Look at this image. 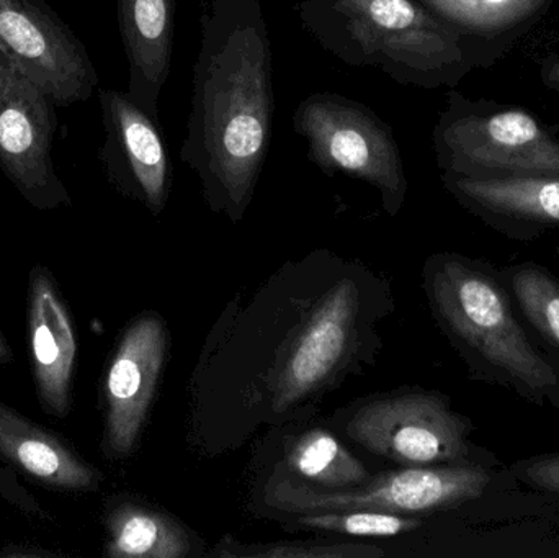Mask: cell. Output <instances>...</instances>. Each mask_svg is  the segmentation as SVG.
<instances>
[{"label": "cell", "mask_w": 559, "mask_h": 558, "mask_svg": "<svg viewBox=\"0 0 559 558\" xmlns=\"http://www.w3.org/2000/svg\"><path fill=\"white\" fill-rule=\"evenodd\" d=\"M272 41L261 0H205L180 159L215 209L241 216L271 150Z\"/></svg>", "instance_id": "cell-1"}, {"label": "cell", "mask_w": 559, "mask_h": 558, "mask_svg": "<svg viewBox=\"0 0 559 558\" xmlns=\"http://www.w3.org/2000/svg\"><path fill=\"white\" fill-rule=\"evenodd\" d=\"M430 307L473 379L559 413V377L528 333L501 268L468 256H433Z\"/></svg>", "instance_id": "cell-2"}, {"label": "cell", "mask_w": 559, "mask_h": 558, "mask_svg": "<svg viewBox=\"0 0 559 558\" xmlns=\"http://www.w3.org/2000/svg\"><path fill=\"white\" fill-rule=\"evenodd\" d=\"M302 28L352 68L413 87H456L473 71L459 36L419 0H299Z\"/></svg>", "instance_id": "cell-3"}, {"label": "cell", "mask_w": 559, "mask_h": 558, "mask_svg": "<svg viewBox=\"0 0 559 558\" xmlns=\"http://www.w3.org/2000/svg\"><path fill=\"white\" fill-rule=\"evenodd\" d=\"M442 174L518 179L559 174V140L531 111L450 91L432 133Z\"/></svg>", "instance_id": "cell-4"}, {"label": "cell", "mask_w": 559, "mask_h": 558, "mask_svg": "<svg viewBox=\"0 0 559 558\" xmlns=\"http://www.w3.org/2000/svg\"><path fill=\"white\" fill-rule=\"evenodd\" d=\"M518 485L509 467L479 464L406 467L388 472L358 487L316 490L292 480L272 485L267 500L288 513L324 511H380L393 514H430L455 510Z\"/></svg>", "instance_id": "cell-5"}, {"label": "cell", "mask_w": 559, "mask_h": 558, "mask_svg": "<svg viewBox=\"0 0 559 558\" xmlns=\"http://www.w3.org/2000/svg\"><path fill=\"white\" fill-rule=\"evenodd\" d=\"M293 128L308 146V159L328 176L344 174L380 190L394 215L407 192L403 156L390 124L361 102L316 92L299 102Z\"/></svg>", "instance_id": "cell-6"}, {"label": "cell", "mask_w": 559, "mask_h": 558, "mask_svg": "<svg viewBox=\"0 0 559 558\" xmlns=\"http://www.w3.org/2000/svg\"><path fill=\"white\" fill-rule=\"evenodd\" d=\"M352 439L404 467L479 464L501 467L498 455L473 444L475 425L440 393L414 392L368 403L347 426Z\"/></svg>", "instance_id": "cell-7"}, {"label": "cell", "mask_w": 559, "mask_h": 558, "mask_svg": "<svg viewBox=\"0 0 559 558\" xmlns=\"http://www.w3.org/2000/svg\"><path fill=\"white\" fill-rule=\"evenodd\" d=\"M58 104L0 51V170L39 212L71 206L52 159Z\"/></svg>", "instance_id": "cell-8"}, {"label": "cell", "mask_w": 559, "mask_h": 558, "mask_svg": "<svg viewBox=\"0 0 559 558\" xmlns=\"http://www.w3.org/2000/svg\"><path fill=\"white\" fill-rule=\"evenodd\" d=\"M0 51L58 107L88 100L97 88L87 48L45 0H0Z\"/></svg>", "instance_id": "cell-9"}, {"label": "cell", "mask_w": 559, "mask_h": 558, "mask_svg": "<svg viewBox=\"0 0 559 558\" xmlns=\"http://www.w3.org/2000/svg\"><path fill=\"white\" fill-rule=\"evenodd\" d=\"M105 140L100 163L118 192L140 200L153 213L166 206L173 164L160 120L151 117L127 92H98Z\"/></svg>", "instance_id": "cell-10"}, {"label": "cell", "mask_w": 559, "mask_h": 558, "mask_svg": "<svg viewBox=\"0 0 559 558\" xmlns=\"http://www.w3.org/2000/svg\"><path fill=\"white\" fill-rule=\"evenodd\" d=\"M166 327L154 314L128 324L104 379L105 458H130L143 431L166 357Z\"/></svg>", "instance_id": "cell-11"}, {"label": "cell", "mask_w": 559, "mask_h": 558, "mask_svg": "<svg viewBox=\"0 0 559 558\" xmlns=\"http://www.w3.org/2000/svg\"><path fill=\"white\" fill-rule=\"evenodd\" d=\"M26 330L39 406L52 418H68L78 367V333L55 274L41 262L29 269Z\"/></svg>", "instance_id": "cell-12"}, {"label": "cell", "mask_w": 559, "mask_h": 558, "mask_svg": "<svg viewBox=\"0 0 559 558\" xmlns=\"http://www.w3.org/2000/svg\"><path fill=\"white\" fill-rule=\"evenodd\" d=\"M357 287L342 281L318 305L286 357L277 387L274 408L289 406L321 389L347 360L354 341Z\"/></svg>", "instance_id": "cell-13"}, {"label": "cell", "mask_w": 559, "mask_h": 558, "mask_svg": "<svg viewBox=\"0 0 559 558\" xmlns=\"http://www.w3.org/2000/svg\"><path fill=\"white\" fill-rule=\"evenodd\" d=\"M456 202L499 235L531 242L559 229V174L518 179H468L442 174Z\"/></svg>", "instance_id": "cell-14"}, {"label": "cell", "mask_w": 559, "mask_h": 558, "mask_svg": "<svg viewBox=\"0 0 559 558\" xmlns=\"http://www.w3.org/2000/svg\"><path fill=\"white\" fill-rule=\"evenodd\" d=\"M0 459L36 484L62 494H94L104 478L68 439L36 425L2 400Z\"/></svg>", "instance_id": "cell-15"}, {"label": "cell", "mask_w": 559, "mask_h": 558, "mask_svg": "<svg viewBox=\"0 0 559 558\" xmlns=\"http://www.w3.org/2000/svg\"><path fill=\"white\" fill-rule=\"evenodd\" d=\"M177 0H117L128 59L127 94L159 120V97L173 69Z\"/></svg>", "instance_id": "cell-16"}, {"label": "cell", "mask_w": 559, "mask_h": 558, "mask_svg": "<svg viewBox=\"0 0 559 558\" xmlns=\"http://www.w3.org/2000/svg\"><path fill=\"white\" fill-rule=\"evenodd\" d=\"M462 41L473 68H491L550 12L555 0H419Z\"/></svg>", "instance_id": "cell-17"}, {"label": "cell", "mask_w": 559, "mask_h": 558, "mask_svg": "<svg viewBox=\"0 0 559 558\" xmlns=\"http://www.w3.org/2000/svg\"><path fill=\"white\" fill-rule=\"evenodd\" d=\"M110 558H182L192 553L189 533L177 521L131 500L118 501L104 518Z\"/></svg>", "instance_id": "cell-18"}, {"label": "cell", "mask_w": 559, "mask_h": 558, "mask_svg": "<svg viewBox=\"0 0 559 558\" xmlns=\"http://www.w3.org/2000/svg\"><path fill=\"white\" fill-rule=\"evenodd\" d=\"M519 317L559 377V278L535 261L501 268Z\"/></svg>", "instance_id": "cell-19"}, {"label": "cell", "mask_w": 559, "mask_h": 558, "mask_svg": "<svg viewBox=\"0 0 559 558\" xmlns=\"http://www.w3.org/2000/svg\"><path fill=\"white\" fill-rule=\"evenodd\" d=\"M292 471L329 490L358 487L370 480L365 465L325 431H309L288 454Z\"/></svg>", "instance_id": "cell-20"}, {"label": "cell", "mask_w": 559, "mask_h": 558, "mask_svg": "<svg viewBox=\"0 0 559 558\" xmlns=\"http://www.w3.org/2000/svg\"><path fill=\"white\" fill-rule=\"evenodd\" d=\"M302 526L329 533L350 534V536L391 537L409 533L423 526L419 518L403 514L380 513V511H324L298 518Z\"/></svg>", "instance_id": "cell-21"}, {"label": "cell", "mask_w": 559, "mask_h": 558, "mask_svg": "<svg viewBox=\"0 0 559 558\" xmlns=\"http://www.w3.org/2000/svg\"><path fill=\"white\" fill-rule=\"evenodd\" d=\"M216 550L219 557H259V558H295V557H383V550L365 544H271V546H245L236 544L231 537H226Z\"/></svg>", "instance_id": "cell-22"}, {"label": "cell", "mask_w": 559, "mask_h": 558, "mask_svg": "<svg viewBox=\"0 0 559 558\" xmlns=\"http://www.w3.org/2000/svg\"><path fill=\"white\" fill-rule=\"evenodd\" d=\"M509 472L518 485L542 497L559 500V451L521 459L509 465Z\"/></svg>", "instance_id": "cell-23"}, {"label": "cell", "mask_w": 559, "mask_h": 558, "mask_svg": "<svg viewBox=\"0 0 559 558\" xmlns=\"http://www.w3.org/2000/svg\"><path fill=\"white\" fill-rule=\"evenodd\" d=\"M0 500L9 503L29 520L45 521V523L52 521L51 513L46 511L43 504L26 490L25 485H22L19 472L5 464L2 459H0Z\"/></svg>", "instance_id": "cell-24"}, {"label": "cell", "mask_w": 559, "mask_h": 558, "mask_svg": "<svg viewBox=\"0 0 559 558\" xmlns=\"http://www.w3.org/2000/svg\"><path fill=\"white\" fill-rule=\"evenodd\" d=\"M540 78L545 87L559 95V26L557 45L540 62Z\"/></svg>", "instance_id": "cell-25"}, {"label": "cell", "mask_w": 559, "mask_h": 558, "mask_svg": "<svg viewBox=\"0 0 559 558\" xmlns=\"http://www.w3.org/2000/svg\"><path fill=\"white\" fill-rule=\"evenodd\" d=\"M55 558L62 557L61 554L51 553L38 546H19L9 544L0 550V558Z\"/></svg>", "instance_id": "cell-26"}, {"label": "cell", "mask_w": 559, "mask_h": 558, "mask_svg": "<svg viewBox=\"0 0 559 558\" xmlns=\"http://www.w3.org/2000/svg\"><path fill=\"white\" fill-rule=\"evenodd\" d=\"M15 360V354H13L12 347L7 343L5 336L0 331V366H9Z\"/></svg>", "instance_id": "cell-27"}, {"label": "cell", "mask_w": 559, "mask_h": 558, "mask_svg": "<svg viewBox=\"0 0 559 558\" xmlns=\"http://www.w3.org/2000/svg\"><path fill=\"white\" fill-rule=\"evenodd\" d=\"M555 252H557L558 259H559V246H557V249H555Z\"/></svg>", "instance_id": "cell-28"}]
</instances>
